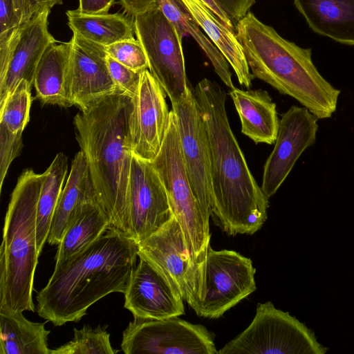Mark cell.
<instances>
[{"label": "cell", "instance_id": "cell-30", "mask_svg": "<svg viewBox=\"0 0 354 354\" xmlns=\"http://www.w3.org/2000/svg\"><path fill=\"white\" fill-rule=\"evenodd\" d=\"M30 89L28 82L22 80L0 106V129L12 134L23 133L29 121Z\"/></svg>", "mask_w": 354, "mask_h": 354}, {"label": "cell", "instance_id": "cell-38", "mask_svg": "<svg viewBox=\"0 0 354 354\" xmlns=\"http://www.w3.org/2000/svg\"><path fill=\"white\" fill-rule=\"evenodd\" d=\"M115 0H79V12L87 15L109 13Z\"/></svg>", "mask_w": 354, "mask_h": 354}, {"label": "cell", "instance_id": "cell-12", "mask_svg": "<svg viewBox=\"0 0 354 354\" xmlns=\"http://www.w3.org/2000/svg\"><path fill=\"white\" fill-rule=\"evenodd\" d=\"M317 120L304 106H292L281 115L274 147L263 167L261 189L268 199L276 193L301 154L315 143Z\"/></svg>", "mask_w": 354, "mask_h": 354}, {"label": "cell", "instance_id": "cell-9", "mask_svg": "<svg viewBox=\"0 0 354 354\" xmlns=\"http://www.w3.org/2000/svg\"><path fill=\"white\" fill-rule=\"evenodd\" d=\"M250 259L229 250L208 247L203 268L198 316L218 319L257 290Z\"/></svg>", "mask_w": 354, "mask_h": 354}, {"label": "cell", "instance_id": "cell-10", "mask_svg": "<svg viewBox=\"0 0 354 354\" xmlns=\"http://www.w3.org/2000/svg\"><path fill=\"white\" fill-rule=\"evenodd\" d=\"M126 354H217L205 327L174 317L163 319L133 317L122 333Z\"/></svg>", "mask_w": 354, "mask_h": 354}, {"label": "cell", "instance_id": "cell-32", "mask_svg": "<svg viewBox=\"0 0 354 354\" xmlns=\"http://www.w3.org/2000/svg\"><path fill=\"white\" fill-rule=\"evenodd\" d=\"M107 67L118 89L134 97L139 88L141 73L120 64L107 55Z\"/></svg>", "mask_w": 354, "mask_h": 354}, {"label": "cell", "instance_id": "cell-28", "mask_svg": "<svg viewBox=\"0 0 354 354\" xmlns=\"http://www.w3.org/2000/svg\"><path fill=\"white\" fill-rule=\"evenodd\" d=\"M68 171V158L58 153L46 170L37 211V249L40 255L48 240L53 214L63 190Z\"/></svg>", "mask_w": 354, "mask_h": 354}, {"label": "cell", "instance_id": "cell-2", "mask_svg": "<svg viewBox=\"0 0 354 354\" xmlns=\"http://www.w3.org/2000/svg\"><path fill=\"white\" fill-rule=\"evenodd\" d=\"M133 105V97L118 89L80 109L73 120L76 139L110 229L130 238L128 195Z\"/></svg>", "mask_w": 354, "mask_h": 354}, {"label": "cell", "instance_id": "cell-5", "mask_svg": "<svg viewBox=\"0 0 354 354\" xmlns=\"http://www.w3.org/2000/svg\"><path fill=\"white\" fill-rule=\"evenodd\" d=\"M44 174L26 169L11 195L0 248V309L35 311L34 276L38 263L37 211Z\"/></svg>", "mask_w": 354, "mask_h": 354}, {"label": "cell", "instance_id": "cell-25", "mask_svg": "<svg viewBox=\"0 0 354 354\" xmlns=\"http://www.w3.org/2000/svg\"><path fill=\"white\" fill-rule=\"evenodd\" d=\"M66 15L73 33L105 47L134 38V17L130 15L121 13L87 15L77 10H68Z\"/></svg>", "mask_w": 354, "mask_h": 354}, {"label": "cell", "instance_id": "cell-11", "mask_svg": "<svg viewBox=\"0 0 354 354\" xmlns=\"http://www.w3.org/2000/svg\"><path fill=\"white\" fill-rule=\"evenodd\" d=\"M138 255L153 263L193 310L202 289L203 264L193 261L176 218L138 243ZM205 263V262H204Z\"/></svg>", "mask_w": 354, "mask_h": 354}, {"label": "cell", "instance_id": "cell-15", "mask_svg": "<svg viewBox=\"0 0 354 354\" xmlns=\"http://www.w3.org/2000/svg\"><path fill=\"white\" fill-rule=\"evenodd\" d=\"M69 44L68 86L73 106L85 109L118 90L107 67L105 46L75 33Z\"/></svg>", "mask_w": 354, "mask_h": 354}, {"label": "cell", "instance_id": "cell-19", "mask_svg": "<svg viewBox=\"0 0 354 354\" xmlns=\"http://www.w3.org/2000/svg\"><path fill=\"white\" fill-rule=\"evenodd\" d=\"M229 94L241 120V132L256 144H274L280 120L269 93L262 89L245 91L234 87Z\"/></svg>", "mask_w": 354, "mask_h": 354}, {"label": "cell", "instance_id": "cell-33", "mask_svg": "<svg viewBox=\"0 0 354 354\" xmlns=\"http://www.w3.org/2000/svg\"><path fill=\"white\" fill-rule=\"evenodd\" d=\"M22 133L12 134L0 129V189L11 162L21 151Z\"/></svg>", "mask_w": 354, "mask_h": 354}, {"label": "cell", "instance_id": "cell-37", "mask_svg": "<svg viewBox=\"0 0 354 354\" xmlns=\"http://www.w3.org/2000/svg\"><path fill=\"white\" fill-rule=\"evenodd\" d=\"M21 26L12 0H0V37L8 35Z\"/></svg>", "mask_w": 354, "mask_h": 354}, {"label": "cell", "instance_id": "cell-35", "mask_svg": "<svg viewBox=\"0 0 354 354\" xmlns=\"http://www.w3.org/2000/svg\"><path fill=\"white\" fill-rule=\"evenodd\" d=\"M24 25L8 35L0 37V80L5 76L15 48L20 39Z\"/></svg>", "mask_w": 354, "mask_h": 354}, {"label": "cell", "instance_id": "cell-17", "mask_svg": "<svg viewBox=\"0 0 354 354\" xmlns=\"http://www.w3.org/2000/svg\"><path fill=\"white\" fill-rule=\"evenodd\" d=\"M138 258L124 293V307L140 319H163L184 314L179 292L153 263L142 255Z\"/></svg>", "mask_w": 354, "mask_h": 354}, {"label": "cell", "instance_id": "cell-23", "mask_svg": "<svg viewBox=\"0 0 354 354\" xmlns=\"http://www.w3.org/2000/svg\"><path fill=\"white\" fill-rule=\"evenodd\" d=\"M70 44L51 43L44 53L37 67L33 86L36 97L44 104L68 108V68Z\"/></svg>", "mask_w": 354, "mask_h": 354}, {"label": "cell", "instance_id": "cell-6", "mask_svg": "<svg viewBox=\"0 0 354 354\" xmlns=\"http://www.w3.org/2000/svg\"><path fill=\"white\" fill-rule=\"evenodd\" d=\"M149 162L164 185L192 259L197 264H203L210 245V215L203 210L191 187L184 164L176 118L172 110L161 148Z\"/></svg>", "mask_w": 354, "mask_h": 354}, {"label": "cell", "instance_id": "cell-1", "mask_svg": "<svg viewBox=\"0 0 354 354\" xmlns=\"http://www.w3.org/2000/svg\"><path fill=\"white\" fill-rule=\"evenodd\" d=\"M208 142L212 213L229 235L253 234L267 219L268 200L252 176L225 109L226 93L204 78L193 89Z\"/></svg>", "mask_w": 354, "mask_h": 354}, {"label": "cell", "instance_id": "cell-14", "mask_svg": "<svg viewBox=\"0 0 354 354\" xmlns=\"http://www.w3.org/2000/svg\"><path fill=\"white\" fill-rule=\"evenodd\" d=\"M180 140L187 174L200 205L212 213L209 153L206 129L193 90L180 102L171 104Z\"/></svg>", "mask_w": 354, "mask_h": 354}, {"label": "cell", "instance_id": "cell-20", "mask_svg": "<svg viewBox=\"0 0 354 354\" xmlns=\"http://www.w3.org/2000/svg\"><path fill=\"white\" fill-rule=\"evenodd\" d=\"M317 34L354 46V0H293Z\"/></svg>", "mask_w": 354, "mask_h": 354}, {"label": "cell", "instance_id": "cell-8", "mask_svg": "<svg viewBox=\"0 0 354 354\" xmlns=\"http://www.w3.org/2000/svg\"><path fill=\"white\" fill-rule=\"evenodd\" d=\"M135 35L142 44L149 71L159 82L171 104L192 91L185 71L182 39L158 6L134 17Z\"/></svg>", "mask_w": 354, "mask_h": 354}, {"label": "cell", "instance_id": "cell-13", "mask_svg": "<svg viewBox=\"0 0 354 354\" xmlns=\"http://www.w3.org/2000/svg\"><path fill=\"white\" fill-rule=\"evenodd\" d=\"M131 236L138 243L173 217L164 185L149 162L133 154L128 195Z\"/></svg>", "mask_w": 354, "mask_h": 354}, {"label": "cell", "instance_id": "cell-21", "mask_svg": "<svg viewBox=\"0 0 354 354\" xmlns=\"http://www.w3.org/2000/svg\"><path fill=\"white\" fill-rule=\"evenodd\" d=\"M89 201H97V199L86 160L80 151L72 162L70 174L53 214L47 240L50 245L60 243L80 209Z\"/></svg>", "mask_w": 354, "mask_h": 354}, {"label": "cell", "instance_id": "cell-3", "mask_svg": "<svg viewBox=\"0 0 354 354\" xmlns=\"http://www.w3.org/2000/svg\"><path fill=\"white\" fill-rule=\"evenodd\" d=\"M138 257V243L109 229L55 267L36 297L39 316L55 326L79 322L100 299L112 292L124 293Z\"/></svg>", "mask_w": 354, "mask_h": 354}, {"label": "cell", "instance_id": "cell-22", "mask_svg": "<svg viewBox=\"0 0 354 354\" xmlns=\"http://www.w3.org/2000/svg\"><path fill=\"white\" fill-rule=\"evenodd\" d=\"M199 26L232 68L239 84L249 88L254 78L236 32L230 29L201 0H182Z\"/></svg>", "mask_w": 354, "mask_h": 354}, {"label": "cell", "instance_id": "cell-7", "mask_svg": "<svg viewBox=\"0 0 354 354\" xmlns=\"http://www.w3.org/2000/svg\"><path fill=\"white\" fill-rule=\"evenodd\" d=\"M326 351L304 324L267 301L258 304L251 324L217 354H323Z\"/></svg>", "mask_w": 354, "mask_h": 354}, {"label": "cell", "instance_id": "cell-27", "mask_svg": "<svg viewBox=\"0 0 354 354\" xmlns=\"http://www.w3.org/2000/svg\"><path fill=\"white\" fill-rule=\"evenodd\" d=\"M158 7L173 24L179 37L191 36L211 62L214 71L230 89L234 86L232 80L230 64L204 33L182 0H157Z\"/></svg>", "mask_w": 354, "mask_h": 354}, {"label": "cell", "instance_id": "cell-26", "mask_svg": "<svg viewBox=\"0 0 354 354\" xmlns=\"http://www.w3.org/2000/svg\"><path fill=\"white\" fill-rule=\"evenodd\" d=\"M109 229V219L97 201L84 204L58 244L55 267L88 247Z\"/></svg>", "mask_w": 354, "mask_h": 354}, {"label": "cell", "instance_id": "cell-40", "mask_svg": "<svg viewBox=\"0 0 354 354\" xmlns=\"http://www.w3.org/2000/svg\"><path fill=\"white\" fill-rule=\"evenodd\" d=\"M207 7L226 25L230 29L236 32V26L232 23L228 15L218 6L214 0H201Z\"/></svg>", "mask_w": 354, "mask_h": 354}, {"label": "cell", "instance_id": "cell-39", "mask_svg": "<svg viewBox=\"0 0 354 354\" xmlns=\"http://www.w3.org/2000/svg\"><path fill=\"white\" fill-rule=\"evenodd\" d=\"M124 12L131 17L158 6L157 0H119Z\"/></svg>", "mask_w": 354, "mask_h": 354}, {"label": "cell", "instance_id": "cell-16", "mask_svg": "<svg viewBox=\"0 0 354 354\" xmlns=\"http://www.w3.org/2000/svg\"><path fill=\"white\" fill-rule=\"evenodd\" d=\"M166 93L148 69L141 73L131 115L133 154L151 162L158 153L169 125Z\"/></svg>", "mask_w": 354, "mask_h": 354}, {"label": "cell", "instance_id": "cell-29", "mask_svg": "<svg viewBox=\"0 0 354 354\" xmlns=\"http://www.w3.org/2000/svg\"><path fill=\"white\" fill-rule=\"evenodd\" d=\"M108 326L98 325L93 328L84 325L73 328V338L68 342L51 350L50 354H115L119 352L111 344Z\"/></svg>", "mask_w": 354, "mask_h": 354}, {"label": "cell", "instance_id": "cell-36", "mask_svg": "<svg viewBox=\"0 0 354 354\" xmlns=\"http://www.w3.org/2000/svg\"><path fill=\"white\" fill-rule=\"evenodd\" d=\"M236 26L255 3V0H214Z\"/></svg>", "mask_w": 354, "mask_h": 354}, {"label": "cell", "instance_id": "cell-31", "mask_svg": "<svg viewBox=\"0 0 354 354\" xmlns=\"http://www.w3.org/2000/svg\"><path fill=\"white\" fill-rule=\"evenodd\" d=\"M105 48L109 56L135 71L142 72L149 68L144 48L137 39L122 40Z\"/></svg>", "mask_w": 354, "mask_h": 354}, {"label": "cell", "instance_id": "cell-4", "mask_svg": "<svg viewBox=\"0 0 354 354\" xmlns=\"http://www.w3.org/2000/svg\"><path fill=\"white\" fill-rule=\"evenodd\" d=\"M236 36L254 78L295 98L318 119L332 116L341 91L318 71L310 48L282 37L250 11L238 21Z\"/></svg>", "mask_w": 354, "mask_h": 354}, {"label": "cell", "instance_id": "cell-34", "mask_svg": "<svg viewBox=\"0 0 354 354\" xmlns=\"http://www.w3.org/2000/svg\"><path fill=\"white\" fill-rule=\"evenodd\" d=\"M15 11L21 25L45 10L63 3L62 0H12Z\"/></svg>", "mask_w": 354, "mask_h": 354}, {"label": "cell", "instance_id": "cell-24", "mask_svg": "<svg viewBox=\"0 0 354 354\" xmlns=\"http://www.w3.org/2000/svg\"><path fill=\"white\" fill-rule=\"evenodd\" d=\"M47 322H32L21 312L0 309V354H50Z\"/></svg>", "mask_w": 354, "mask_h": 354}, {"label": "cell", "instance_id": "cell-18", "mask_svg": "<svg viewBox=\"0 0 354 354\" xmlns=\"http://www.w3.org/2000/svg\"><path fill=\"white\" fill-rule=\"evenodd\" d=\"M43 11L26 23L8 70L0 80V106L22 80L32 87L38 64L47 47L57 40L50 33L48 16Z\"/></svg>", "mask_w": 354, "mask_h": 354}]
</instances>
